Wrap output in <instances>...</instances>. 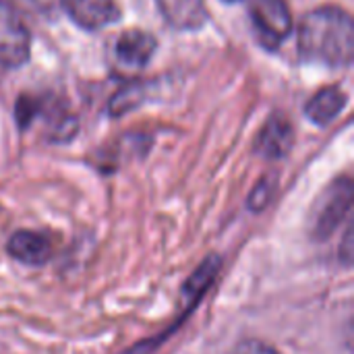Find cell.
Masks as SVG:
<instances>
[{"mask_svg":"<svg viewBox=\"0 0 354 354\" xmlns=\"http://www.w3.org/2000/svg\"><path fill=\"white\" fill-rule=\"evenodd\" d=\"M270 199H272V183H270L268 178H263V180L253 189V193H251V197H249V207H251L253 212H259V209H263V207L270 203Z\"/></svg>","mask_w":354,"mask_h":354,"instance_id":"7c38bea8","label":"cell"},{"mask_svg":"<svg viewBox=\"0 0 354 354\" xmlns=\"http://www.w3.org/2000/svg\"><path fill=\"white\" fill-rule=\"evenodd\" d=\"M23 8L31 10V12H37V15H50L54 8H56V2L58 0H17Z\"/></svg>","mask_w":354,"mask_h":354,"instance_id":"5bb4252c","label":"cell"},{"mask_svg":"<svg viewBox=\"0 0 354 354\" xmlns=\"http://www.w3.org/2000/svg\"><path fill=\"white\" fill-rule=\"evenodd\" d=\"M230 354H280L276 348H272L270 344L261 342V340H243L241 344H236Z\"/></svg>","mask_w":354,"mask_h":354,"instance_id":"4fadbf2b","label":"cell"},{"mask_svg":"<svg viewBox=\"0 0 354 354\" xmlns=\"http://www.w3.org/2000/svg\"><path fill=\"white\" fill-rule=\"evenodd\" d=\"M164 19L183 31H197L207 21L203 0H158Z\"/></svg>","mask_w":354,"mask_h":354,"instance_id":"9c48e42d","label":"cell"},{"mask_svg":"<svg viewBox=\"0 0 354 354\" xmlns=\"http://www.w3.org/2000/svg\"><path fill=\"white\" fill-rule=\"evenodd\" d=\"M6 251L15 261L37 268L52 259L54 249L48 236L35 230H17L15 234H10L6 243Z\"/></svg>","mask_w":354,"mask_h":354,"instance_id":"8992f818","label":"cell"},{"mask_svg":"<svg viewBox=\"0 0 354 354\" xmlns=\"http://www.w3.org/2000/svg\"><path fill=\"white\" fill-rule=\"evenodd\" d=\"M139 93H141V89H139L137 85L127 87V89H122L120 93H116L114 100H112V104H110L112 116H120V114H124L127 110L135 108V106L139 104Z\"/></svg>","mask_w":354,"mask_h":354,"instance_id":"8fae6325","label":"cell"},{"mask_svg":"<svg viewBox=\"0 0 354 354\" xmlns=\"http://www.w3.org/2000/svg\"><path fill=\"white\" fill-rule=\"evenodd\" d=\"M346 102H348V95L340 87L332 85V87L317 91L309 100V104L305 106V114L313 124L324 127V124H330L344 110Z\"/></svg>","mask_w":354,"mask_h":354,"instance_id":"30bf717a","label":"cell"},{"mask_svg":"<svg viewBox=\"0 0 354 354\" xmlns=\"http://www.w3.org/2000/svg\"><path fill=\"white\" fill-rule=\"evenodd\" d=\"M31 37L17 10L0 0V64L17 68L29 60Z\"/></svg>","mask_w":354,"mask_h":354,"instance_id":"277c9868","label":"cell"},{"mask_svg":"<svg viewBox=\"0 0 354 354\" xmlns=\"http://www.w3.org/2000/svg\"><path fill=\"white\" fill-rule=\"evenodd\" d=\"M71 19L83 29H102L118 21L120 10L114 0H58Z\"/></svg>","mask_w":354,"mask_h":354,"instance_id":"5b68a950","label":"cell"},{"mask_svg":"<svg viewBox=\"0 0 354 354\" xmlns=\"http://www.w3.org/2000/svg\"><path fill=\"white\" fill-rule=\"evenodd\" d=\"M156 50V39L141 29H129L116 39V58L127 68H141L149 62Z\"/></svg>","mask_w":354,"mask_h":354,"instance_id":"ba28073f","label":"cell"},{"mask_svg":"<svg viewBox=\"0 0 354 354\" xmlns=\"http://www.w3.org/2000/svg\"><path fill=\"white\" fill-rule=\"evenodd\" d=\"M354 187L351 176L334 180L319 197L311 214V236L313 241H328L338 226L348 218L353 209Z\"/></svg>","mask_w":354,"mask_h":354,"instance_id":"7a4b0ae2","label":"cell"},{"mask_svg":"<svg viewBox=\"0 0 354 354\" xmlns=\"http://www.w3.org/2000/svg\"><path fill=\"white\" fill-rule=\"evenodd\" d=\"M292 143H295V131L290 120L284 118L282 114H274L261 129L255 141V149L268 160H280L290 153Z\"/></svg>","mask_w":354,"mask_h":354,"instance_id":"52a82bcc","label":"cell"},{"mask_svg":"<svg viewBox=\"0 0 354 354\" xmlns=\"http://www.w3.org/2000/svg\"><path fill=\"white\" fill-rule=\"evenodd\" d=\"M249 17L257 39L270 50H276L292 29L290 10L284 0H249Z\"/></svg>","mask_w":354,"mask_h":354,"instance_id":"3957f363","label":"cell"},{"mask_svg":"<svg viewBox=\"0 0 354 354\" xmlns=\"http://www.w3.org/2000/svg\"><path fill=\"white\" fill-rule=\"evenodd\" d=\"M354 25L340 6H319L311 10L299 29V54L307 62L330 68H346L353 62Z\"/></svg>","mask_w":354,"mask_h":354,"instance_id":"6da1fadb","label":"cell"},{"mask_svg":"<svg viewBox=\"0 0 354 354\" xmlns=\"http://www.w3.org/2000/svg\"><path fill=\"white\" fill-rule=\"evenodd\" d=\"M226 2H239V0H226Z\"/></svg>","mask_w":354,"mask_h":354,"instance_id":"9a60e30c","label":"cell"}]
</instances>
